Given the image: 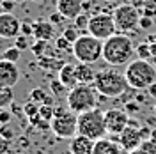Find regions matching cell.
<instances>
[{
	"mask_svg": "<svg viewBox=\"0 0 156 154\" xmlns=\"http://www.w3.org/2000/svg\"><path fill=\"white\" fill-rule=\"evenodd\" d=\"M135 55V44L129 36L117 32L107 41H103V60L112 68L128 66Z\"/></svg>",
	"mask_w": 156,
	"mask_h": 154,
	"instance_id": "obj_1",
	"label": "cell"
},
{
	"mask_svg": "<svg viewBox=\"0 0 156 154\" xmlns=\"http://www.w3.org/2000/svg\"><path fill=\"white\" fill-rule=\"evenodd\" d=\"M124 76L129 89L133 90H146L156 82V68L144 58L131 60L124 69Z\"/></svg>",
	"mask_w": 156,
	"mask_h": 154,
	"instance_id": "obj_2",
	"label": "cell"
},
{
	"mask_svg": "<svg viewBox=\"0 0 156 154\" xmlns=\"http://www.w3.org/2000/svg\"><path fill=\"white\" fill-rule=\"evenodd\" d=\"M92 85L96 87V90L105 97H119L129 89L124 73H119L117 69L98 71Z\"/></svg>",
	"mask_w": 156,
	"mask_h": 154,
	"instance_id": "obj_3",
	"label": "cell"
},
{
	"mask_svg": "<svg viewBox=\"0 0 156 154\" xmlns=\"http://www.w3.org/2000/svg\"><path fill=\"white\" fill-rule=\"evenodd\" d=\"M98 92L96 87L92 83H78L76 87L69 89L68 96H66V103L68 108L75 114H83L98 105Z\"/></svg>",
	"mask_w": 156,
	"mask_h": 154,
	"instance_id": "obj_4",
	"label": "cell"
},
{
	"mask_svg": "<svg viewBox=\"0 0 156 154\" xmlns=\"http://www.w3.org/2000/svg\"><path fill=\"white\" fill-rule=\"evenodd\" d=\"M107 121H105V112L99 108H92L89 112L78 114V135L89 136L90 140H99L107 135Z\"/></svg>",
	"mask_w": 156,
	"mask_h": 154,
	"instance_id": "obj_5",
	"label": "cell"
},
{
	"mask_svg": "<svg viewBox=\"0 0 156 154\" xmlns=\"http://www.w3.org/2000/svg\"><path fill=\"white\" fill-rule=\"evenodd\" d=\"M73 55L78 62L94 64L99 58H103V41L90 36L89 32L82 34L73 44Z\"/></svg>",
	"mask_w": 156,
	"mask_h": 154,
	"instance_id": "obj_6",
	"label": "cell"
},
{
	"mask_svg": "<svg viewBox=\"0 0 156 154\" xmlns=\"http://www.w3.org/2000/svg\"><path fill=\"white\" fill-rule=\"evenodd\" d=\"M50 129L57 138L71 140L75 135H78V114L71 112L69 108H55V117L51 119Z\"/></svg>",
	"mask_w": 156,
	"mask_h": 154,
	"instance_id": "obj_7",
	"label": "cell"
},
{
	"mask_svg": "<svg viewBox=\"0 0 156 154\" xmlns=\"http://www.w3.org/2000/svg\"><path fill=\"white\" fill-rule=\"evenodd\" d=\"M114 21H115L117 32H133L138 27V21H140V12L133 4H122V5H117L114 9Z\"/></svg>",
	"mask_w": 156,
	"mask_h": 154,
	"instance_id": "obj_8",
	"label": "cell"
},
{
	"mask_svg": "<svg viewBox=\"0 0 156 154\" xmlns=\"http://www.w3.org/2000/svg\"><path fill=\"white\" fill-rule=\"evenodd\" d=\"M87 32L90 36L101 39V41H107L108 37H112L114 34H117V27H115V21H114V16L112 14H107V12H99V14L90 16Z\"/></svg>",
	"mask_w": 156,
	"mask_h": 154,
	"instance_id": "obj_9",
	"label": "cell"
},
{
	"mask_svg": "<svg viewBox=\"0 0 156 154\" xmlns=\"http://www.w3.org/2000/svg\"><path fill=\"white\" fill-rule=\"evenodd\" d=\"M105 121H107V131L110 135L119 136L129 124V115L126 110L121 108H110L105 112Z\"/></svg>",
	"mask_w": 156,
	"mask_h": 154,
	"instance_id": "obj_10",
	"label": "cell"
},
{
	"mask_svg": "<svg viewBox=\"0 0 156 154\" xmlns=\"http://www.w3.org/2000/svg\"><path fill=\"white\" fill-rule=\"evenodd\" d=\"M21 34V21L12 12H0V37L16 39Z\"/></svg>",
	"mask_w": 156,
	"mask_h": 154,
	"instance_id": "obj_11",
	"label": "cell"
},
{
	"mask_svg": "<svg viewBox=\"0 0 156 154\" xmlns=\"http://www.w3.org/2000/svg\"><path fill=\"white\" fill-rule=\"evenodd\" d=\"M142 142H144V138L140 135V128H135V126H128L119 135V144L122 147V151H126L128 154L136 151Z\"/></svg>",
	"mask_w": 156,
	"mask_h": 154,
	"instance_id": "obj_12",
	"label": "cell"
},
{
	"mask_svg": "<svg viewBox=\"0 0 156 154\" xmlns=\"http://www.w3.org/2000/svg\"><path fill=\"white\" fill-rule=\"evenodd\" d=\"M20 80V69L16 62L0 58V85L14 87Z\"/></svg>",
	"mask_w": 156,
	"mask_h": 154,
	"instance_id": "obj_13",
	"label": "cell"
},
{
	"mask_svg": "<svg viewBox=\"0 0 156 154\" xmlns=\"http://www.w3.org/2000/svg\"><path fill=\"white\" fill-rule=\"evenodd\" d=\"M57 11L66 19H75L83 12V0H57Z\"/></svg>",
	"mask_w": 156,
	"mask_h": 154,
	"instance_id": "obj_14",
	"label": "cell"
},
{
	"mask_svg": "<svg viewBox=\"0 0 156 154\" xmlns=\"http://www.w3.org/2000/svg\"><path fill=\"white\" fill-rule=\"evenodd\" d=\"M94 140L83 135H75L69 140V152L71 154H92Z\"/></svg>",
	"mask_w": 156,
	"mask_h": 154,
	"instance_id": "obj_15",
	"label": "cell"
},
{
	"mask_svg": "<svg viewBox=\"0 0 156 154\" xmlns=\"http://www.w3.org/2000/svg\"><path fill=\"white\" fill-rule=\"evenodd\" d=\"M57 78L66 87H68V89L76 87L78 85V78H76V68H75V64H69V62H66V64L60 68V71L57 73Z\"/></svg>",
	"mask_w": 156,
	"mask_h": 154,
	"instance_id": "obj_16",
	"label": "cell"
},
{
	"mask_svg": "<svg viewBox=\"0 0 156 154\" xmlns=\"http://www.w3.org/2000/svg\"><path fill=\"white\" fill-rule=\"evenodd\" d=\"M121 152H122L121 144H117L114 140L99 138V140L94 142V151H92V154H121Z\"/></svg>",
	"mask_w": 156,
	"mask_h": 154,
	"instance_id": "obj_17",
	"label": "cell"
},
{
	"mask_svg": "<svg viewBox=\"0 0 156 154\" xmlns=\"http://www.w3.org/2000/svg\"><path fill=\"white\" fill-rule=\"evenodd\" d=\"M34 37L43 39V41H50L53 37V23L51 21H44V19L34 21Z\"/></svg>",
	"mask_w": 156,
	"mask_h": 154,
	"instance_id": "obj_18",
	"label": "cell"
},
{
	"mask_svg": "<svg viewBox=\"0 0 156 154\" xmlns=\"http://www.w3.org/2000/svg\"><path fill=\"white\" fill-rule=\"evenodd\" d=\"M76 68V78H78V83H94V69L90 68V64H85V62H78L75 64Z\"/></svg>",
	"mask_w": 156,
	"mask_h": 154,
	"instance_id": "obj_19",
	"label": "cell"
},
{
	"mask_svg": "<svg viewBox=\"0 0 156 154\" xmlns=\"http://www.w3.org/2000/svg\"><path fill=\"white\" fill-rule=\"evenodd\" d=\"M12 103H14V90H12V87L0 85V110L11 106Z\"/></svg>",
	"mask_w": 156,
	"mask_h": 154,
	"instance_id": "obj_20",
	"label": "cell"
},
{
	"mask_svg": "<svg viewBox=\"0 0 156 154\" xmlns=\"http://www.w3.org/2000/svg\"><path fill=\"white\" fill-rule=\"evenodd\" d=\"M66 62L64 60H57V58H51V57H41L39 58V66L46 71H60V68L64 66Z\"/></svg>",
	"mask_w": 156,
	"mask_h": 154,
	"instance_id": "obj_21",
	"label": "cell"
},
{
	"mask_svg": "<svg viewBox=\"0 0 156 154\" xmlns=\"http://www.w3.org/2000/svg\"><path fill=\"white\" fill-rule=\"evenodd\" d=\"M135 55L136 58H144V60H151L153 58V51H151V43H138L135 46Z\"/></svg>",
	"mask_w": 156,
	"mask_h": 154,
	"instance_id": "obj_22",
	"label": "cell"
},
{
	"mask_svg": "<svg viewBox=\"0 0 156 154\" xmlns=\"http://www.w3.org/2000/svg\"><path fill=\"white\" fill-rule=\"evenodd\" d=\"M46 48H48V41H43V39H36V43L30 46L32 53H34V55H36L37 58L44 57V53H46Z\"/></svg>",
	"mask_w": 156,
	"mask_h": 154,
	"instance_id": "obj_23",
	"label": "cell"
},
{
	"mask_svg": "<svg viewBox=\"0 0 156 154\" xmlns=\"http://www.w3.org/2000/svg\"><path fill=\"white\" fill-rule=\"evenodd\" d=\"M135 152H138V154H156V142L153 140V138L144 140Z\"/></svg>",
	"mask_w": 156,
	"mask_h": 154,
	"instance_id": "obj_24",
	"label": "cell"
},
{
	"mask_svg": "<svg viewBox=\"0 0 156 154\" xmlns=\"http://www.w3.org/2000/svg\"><path fill=\"white\" fill-rule=\"evenodd\" d=\"M73 21H75V27H76L80 32H87L89 21H90V16H89L87 12H82V14H78V16L73 19Z\"/></svg>",
	"mask_w": 156,
	"mask_h": 154,
	"instance_id": "obj_25",
	"label": "cell"
},
{
	"mask_svg": "<svg viewBox=\"0 0 156 154\" xmlns=\"http://www.w3.org/2000/svg\"><path fill=\"white\" fill-rule=\"evenodd\" d=\"M50 89H51V92H53V96H64V94H66V90H69L68 87L64 85V83H62V82H60V80H51V82H50ZM66 96H68V94H66Z\"/></svg>",
	"mask_w": 156,
	"mask_h": 154,
	"instance_id": "obj_26",
	"label": "cell"
},
{
	"mask_svg": "<svg viewBox=\"0 0 156 154\" xmlns=\"http://www.w3.org/2000/svg\"><path fill=\"white\" fill-rule=\"evenodd\" d=\"M39 108H41L39 103H36V101H29V103L23 105V114L27 115V119H30V117H34V115H37L39 114Z\"/></svg>",
	"mask_w": 156,
	"mask_h": 154,
	"instance_id": "obj_27",
	"label": "cell"
},
{
	"mask_svg": "<svg viewBox=\"0 0 156 154\" xmlns=\"http://www.w3.org/2000/svg\"><path fill=\"white\" fill-rule=\"evenodd\" d=\"M39 115H41V119H44V121L51 122V119L55 117V106H51V105H41V108H39Z\"/></svg>",
	"mask_w": 156,
	"mask_h": 154,
	"instance_id": "obj_28",
	"label": "cell"
},
{
	"mask_svg": "<svg viewBox=\"0 0 156 154\" xmlns=\"http://www.w3.org/2000/svg\"><path fill=\"white\" fill-rule=\"evenodd\" d=\"M55 48L58 51H69V53H73V43H69L64 36H60V37L55 39Z\"/></svg>",
	"mask_w": 156,
	"mask_h": 154,
	"instance_id": "obj_29",
	"label": "cell"
},
{
	"mask_svg": "<svg viewBox=\"0 0 156 154\" xmlns=\"http://www.w3.org/2000/svg\"><path fill=\"white\" fill-rule=\"evenodd\" d=\"M62 36L68 39L69 43H73V44H75V41H76V39L80 37L82 34H80V30H78L76 27L73 25V27H66V29L62 30Z\"/></svg>",
	"mask_w": 156,
	"mask_h": 154,
	"instance_id": "obj_30",
	"label": "cell"
},
{
	"mask_svg": "<svg viewBox=\"0 0 156 154\" xmlns=\"http://www.w3.org/2000/svg\"><path fill=\"white\" fill-rule=\"evenodd\" d=\"M20 53H21V50L16 48V46H11L4 51V55L2 58H5V60H11V62H18L20 60Z\"/></svg>",
	"mask_w": 156,
	"mask_h": 154,
	"instance_id": "obj_31",
	"label": "cell"
},
{
	"mask_svg": "<svg viewBox=\"0 0 156 154\" xmlns=\"http://www.w3.org/2000/svg\"><path fill=\"white\" fill-rule=\"evenodd\" d=\"M46 96H48V94H46L43 89H39V87L30 90V101H36V103H39V105H43V103H44Z\"/></svg>",
	"mask_w": 156,
	"mask_h": 154,
	"instance_id": "obj_32",
	"label": "cell"
},
{
	"mask_svg": "<svg viewBox=\"0 0 156 154\" xmlns=\"http://www.w3.org/2000/svg\"><path fill=\"white\" fill-rule=\"evenodd\" d=\"M14 46L20 50H29L32 44H29V36H23V34H20L18 37L14 39Z\"/></svg>",
	"mask_w": 156,
	"mask_h": 154,
	"instance_id": "obj_33",
	"label": "cell"
},
{
	"mask_svg": "<svg viewBox=\"0 0 156 154\" xmlns=\"http://www.w3.org/2000/svg\"><path fill=\"white\" fill-rule=\"evenodd\" d=\"M11 151H12L11 140H7V138H4L0 135V154H11Z\"/></svg>",
	"mask_w": 156,
	"mask_h": 154,
	"instance_id": "obj_34",
	"label": "cell"
},
{
	"mask_svg": "<svg viewBox=\"0 0 156 154\" xmlns=\"http://www.w3.org/2000/svg\"><path fill=\"white\" fill-rule=\"evenodd\" d=\"M0 135L4 138H7V140H12L14 138V129L9 124H4V126H0Z\"/></svg>",
	"mask_w": 156,
	"mask_h": 154,
	"instance_id": "obj_35",
	"label": "cell"
},
{
	"mask_svg": "<svg viewBox=\"0 0 156 154\" xmlns=\"http://www.w3.org/2000/svg\"><path fill=\"white\" fill-rule=\"evenodd\" d=\"M0 7L4 12H12L14 7H16V0H2L0 2Z\"/></svg>",
	"mask_w": 156,
	"mask_h": 154,
	"instance_id": "obj_36",
	"label": "cell"
},
{
	"mask_svg": "<svg viewBox=\"0 0 156 154\" xmlns=\"http://www.w3.org/2000/svg\"><path fill=\"white\" fill-rule=\"evenodd\" d=\"M11 112L7 110V108H2L0 110V126H4V124H9L11 122Z\"/></svg>",
	"mask_w": 156,
	"mask_h": 154,
	"instance_id": "obj_37",
	"label": "cell"
},
{
	"mask_svg": "<svg viewBox=\"0 0 156 154\" xmlns=\"http://www.w3.org/2000/svg\"><path fill=\"white\" fill-rule=\"evenodd\" d=\"M21 34L23 36H34V23H29V21H25V23H21Z\"/></svg>",
	"mask_w": 156,
	"mask_h": 154,
	"instance_id": "obj_38",
	"label": "cell"
},
{
	"mask_svg": "<svg viewBox=\"0 0 156 154\" xmlns=\"http://www.w3.org/2000/svg\"><path fill=\"white\" fill-rule=\"evenodd\" d=\"M138 27H140V29H151V27H153V18H149V16H140Z\"/></svg>",
	"mask_w": 156,
	"mask_h": 154,
	"instance_id": "obj_39",
	"label": "cell"
},
{
	"mask_svg": "<svg viewBox=\"0 0 156 154\" xmlns=\"http://www.w3.org/2000/svg\"><path fill=\"white\" fill-rule=\"evenodd\" d=\"M124 110H126L128 114H136V112L140 110V105H138L136 101H129V103H126Z\"/></svg>",
	"mask_w": 156,
	"mask_h": 154,
	"instance_id": "obj_40",
	"label": "cell"
},
{
	"mask_svg": "<svg viewBox=\"0 0 156 154\" xmlns=\"http://www.w3.org/2000/svg\"><path fill=\"white\" fill-rule=\"evenodd\" d=\"M64 19H66V18H64V16H62L58 11H57V12H53V14H50V21H51L53 25H60Z\"/></svg>",
	"mask_w": 156,
	"mask_h": 154,
	"instance_id": "obj_41",
	"label": "cell"
},
{
	"mask_svg": "<svg viewBox=\"0 0 156 154\" xmlns=\"http://www.w3.org/2000/svg\"><path fill=\"white\" fill-rule=\"evenodd\" d=\"M151 128H147V126H140V135H142V138L144 140H149L151 138Z\"/></svg>",
	"mask_w": 156,
	"mask_h": 154,
	"instance_id": "obj_42",
	"label": "cell"
},
{
	"mask_svg": "<svg viewBox=\"0 0 156 154\" xmlns=\"http://www.w3.org/2000/svg\"><path fill=\"white\" fill-rule=\"evenodd\" d=\"M147 92H149V96H151V97H154V99H156V82L147 89Z\"/></svg>",
	"mask_w": 156,
	"mask_h": 154,
	"instance_id": "obj_43",
	"label": "cell"
},
{
	"mask_svg": "<svg viewBox=\"0 0 156 154\" xmlns=\"http://www.w3.org/2000/svg\"><path fill=\"white\" fill-rule=\"evenodd\" d=\"M43 105H51V106H53V97L46 96V99H44V103H43Z\"/></svg>",
	"mask_w": 156,
	"mask_h": 154,
	"instance_id": "obj_44",
	"label": "cell"
},
{
	"mask_svg": "<svg viewBox=\"0 0 156 154\" xmlns=\"http://www.w3.org/2000/svg\"><path fill=\"white\" fill-rule=\"evenodd\" d=\"M20 145L21 147H29V140L27 138H20Z\"/></svg>",
	"mask_w": 156,
	"mask_h": 154,
	"instance_id": "obj_45",
	"label": "cell"
},
{
	"mask_svg": "<svg viewBox=\"0 0 156 154\" xmlns=\"http://www.w3.org/2000/svg\"><path fill=\"white\" fill-rule=\"evenodd\" d=\"M151 138H153V140L156 142V128L153 129V131H151Z\"/></svg>",
	"mask_w": 156,
	"mask_h": 154,
	"instance_id": "obj_46",
	"label": "cell"
},
{
	"mask_svg": "<svg viewBox=\"0 0 156 154\" xmlns=\"http://www.w3.org/2000/svg\"><path fill=\"white\" fill-rule=\"evenodd\" d=\"M129 154H138V152H135V151H133V152H129Z\"/></svg>",
	"mask_w": 156,
	"mask_h": 154,
	"instance_id": "obj_47",
	"label": "cell"
},
{
	"mask_svg": "<svg viewBox=\"0 0 156 154\" xmlns=\"http://www.w3.org/2000/svg\"><path fill=\"white\" fill-rule=\"evenodd\" d=\"M124 2H133V0H124Z\"/></svg>",
	"mask_w": 156,
	"mask_h": 154,
	"instance_id": "obj_48",
	"label": "cell"
},
{
	"mask_svg": "<svg viewBox=\"0 0 156 154\" xmlns=\"http://www.w3.org/2000/svg\"><path fill=\"white\" fill-rule=\"evenodd\" d=\"M16 2H23V0H16Z\"/></svg>",
	"mask_w": 156,
	"mask_h": 154,
	"instance_id": "obj_49",
	"label": "cell"
},
{
	"mask_svg": "<svg viewBox=\"0 0 156 154\" xmlns=\"http://www.w3.org/2000/svg\"><path fill=\"white\" fill-rule=\"evenodd\" d=\"M154 43H156V36H154Z\"/></svg>",
	"mask_w": 156,
	"mask_h": 154,
	"instance_id": "obj_50",
	"label": "cell"
},
{
	"mask_svg": "<svg viewBox=\"0 0 156 154\" xmlns=\"http://www.w3.org/2000/svg\"><path fill=\"white\" fill-rule=\"evenodd\" d=\"M108 2H112V0H108Z\"/></svg>",
	"mask_w": 156,
	"mask_h": 154,
	"instance_id": "obj_51",
	"label": "cell"
},
{
	"mask_svg": "<svg viewBox=\"0 0 156 154\" xmlns=\"http://www.w3.org/2000/svg\"><path fill=\"white\" fill-rule=\"evenodd\" d=\"M36 2H39V0H36Z\"/></svg>",
	"mask_w": 156,
	"mask_h": 154,
	"instance_id": "obj_52",
	"label": "cell"
},
{
	"mask_svg": "<svg viewBox=\"0 0 156 154\" xmlns=\"http://www.w3.org/2000/svg\"><path fill=\"white\" fill-rule=\"evenodd\" d=\"M154 112H156V108H154Z\"/></svg>",
	"mask_w": 156,
	"mask_h": 154,
	"instance_id": "obj_53",
	"label": "cell"
}]
</instances>
